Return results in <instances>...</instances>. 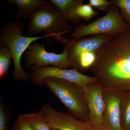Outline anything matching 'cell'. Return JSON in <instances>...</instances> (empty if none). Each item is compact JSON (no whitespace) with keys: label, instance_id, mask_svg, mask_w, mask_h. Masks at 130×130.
I'll list each match as a JSON object with an SVG mask.
<instances>
[{"label":"cell","instance_id":"obj_1","mask_svg":"<svg viewBox=\"0 0 130 130\" xmlns=\"http://www.w3.org/2000/svg\"><path fill=\"white\" fill-rule=\"evenodd\" d=\"M90 71L106 90H130V28L112 36L98 50Z\"/></svg>","mask_w":130,"mask_h":130},{"label":"cell","instance_id":"obj_2","mask_svg":"<svg viewBox=\"0 0 130 130\" xmlns=\"http://www.w3.org/2000/svg\"><path fill=\"white\" fill-rule=\"evenodd\" d=\"M112 37L93 35L75 39L63 35L54 39L67 51L72 67L83 73L90 70L95 62L96 52Z\"/></svg>","mask_w":130,"mask_h":130},{"label":"cell","instance_id":"obj_3","mask_svg":"<svg viewBox=\"0 0 130 130\" xmlns=\"http://www.w3.org/2000/svg\"><path fill=\"white\" fill-rule=\"evenodd\" d=\"M24 24L20 21L7 23L0 32V43L6 46L11 53L14 68L12 73L16 81H28L29 75L23 69L21 64L22 55L34 42L42 38L55 37L53 35H44L39 37H26L22 35L24 30Z\"/></svg>","mask_w":130,"mask_h":130},{"label":"cell","instance_id":"obj_4","mask_svg":"<svg viewBox=\"0 0 130 130\" xmlns=\"http://www.w3.org/2000/svg\"><path fill=\"white\" fill-rule=\"evenodd\" d=\"M42 85L51 91L63 103L68 113L81 120L89 121L87 98L84 86L54 77L44 78Z\"/></svg>","mask_w":130,"mask_h":130},{"label":"cell","instance_id":"obj_5","mask_svg":"<svg viewBox=\"0 0 130 130\" xmlns=\"http://www.w3.org/2000/svg\"><path fill=\"white\" fill-rule=\"evenodd\" d=\"M72 31L70 24L60 11L48 2L37 9L29 19L26 30L28 37H33L42 32L58 37Z\"/></svg>","mask_w":130,"mask_h":130},{"label":"cell","instance_id":"obj_6","mask_svg":"<svg viewBox=\"0 0 130 130\" xmlns=\"http://www.w3.org/2000/svg\"><path fill=\"white\" fill-rule=\"evenodd\" d=\"M106 12V14L90 23L78 25L70 37L77 39L93 35L112 36L130 28V25L121 18L117 6L112 4Z\"/></svg>","mask_w":130,"mask_h":130},{"label":"cell","instance_id":"obj_7","mask_svg":"<svg viewBox=\"0 0 130 130\" xmlns=\"http://www.w3.org/2000/svg\"><path fill=\"white\" fill-rule=\"evenodd\" d=\"M28 73L31 83L38 85H42L43 79L47 77L64 79L82 86L97 82L95 77L83 74L74 68L65 69L53 66H32L30 68Z\"/></svg>","mask_w":130,"mask_h":130},{"label":"cell","instance_id":"obj_8","mask_svg":"<svg viewBox=\"0 0 130 130\" xmlns=\"http://www.w3.org/2000/svg\"><path fill=\"white\" fill-rule=\"evenodd\" d=\"M24 55L25 67H44L53 66L61 68L70 69L72 68L68 58L67 51L64 49L60 54L48 52L43 44L37 41L32 43L25 51Z\"/></svg>","mask_w":130,"mask_h":130},{"label":"cell","instance_id":"obj_9","mask_svg":"<svg viewBox=\"0 0 130 130\" xmlns=\"http://www.w3.org/2000/svg\"><path fill=\"white\" fill-rule=\"evenodd\" d=\"M40 111L55 130H96L89 121L79 120L69 113L58 111L48 104L42 106Z\"/></svg>","mask_w":130,"mask_h":130},{"label":"cell","instance_id":"obj_10","mask_svg":"<svg viewBox=\"0 0 130 130\" xmlns=\"http://www.w3.org/2000/svg\"><path fill=\"white\" fill-rule=\"evenodd\" d=\"M84 87L87 98L90 122L96 130H105L103 124L104 89L97 82Z\"/></svg>","mask_w":130,"mask_h":130},{"label":"cell","instance_id":"obj_11","mask_svg":"<svg viewBox=\"0 0 130 130\" xmlns=\"http://www.w3.org/2000/svg\"><path fill=\"white\" fill-rule=\"evenodd\" d=\"M120 93L104 89L103 124L105 130H123L120 116Z\"/></svg>","mask_w":130,"mask_h":130},{"label":"cell","instance_id":"obj_12","mask_svg":"<svg viewBox=\"0 0 130 130\" xmlns=\"http://www.w3.org/2000/svg\"><path fill=\"white\" fill-rule=\"evenodd\" d=\"M49 2L60 11L68 23L76 26L82 21L77 16L76 11L79 5L83 4V0H50Z\"/></svg>","mask_w":130,"mask_h":130},{"label":"cell","instance_id":"obj_13","mask_svg":"<svg viewBox=\"0 0 130 130\" xmlns=\"http://www.w3.org/2000/svg\"><path fill=\"white\" fill-rule=\"evenodd\" d=\"M9 4H14L18 6L16 16L25 20L29 19L38 9L47 4L46 0H8Z\"/></svg>","mask_w":130,"mask_h":130},{"label":"cell","instance_id":"obj_14","mask_svg":"<svg viewBox=\"0 0 130 130\" xmlns=\"http://www.w3.org/2000/svg\"><path fill=\"white\" fill-rule=\"evenodd\" d=\"M120 116L123 130H130V90L120 93Z\"/></svg>","mask_w":130,"mask_h":130},{"label":"cell","instance_id":"obj_15","mask_svg":"<svg viewBox=\"0 0 130 130\" xmlns=\"http://www.w3.org/2000/svg\"><path fill=\"white\" fill-rule=\"evenodd\" d=\"M25 118L34 130H55L44 119L42 112L24 114Z\"/></svg>","mask_w":130,"mask_h":130},{"label":"cell","instance_id":"obj_16","mask_svg":"<svg viewBox=\"0 0 130 130\" xmlns=\"http://www.w3.org/2000/svg\"><path fill=\"white\" fill-rule=\"evenodd\" d=\"M12 56L7 46L0 43V79H2L8 73L11 63Z\"/></svg>","mask_w":130,"mask_h":130},{"label":"cell","instance_id":"obj_17","mask_svg":"<svg viewBox=\"0 0 130 130\" xmlns=\"http://www.w3.org/2000/svg\"><path fill=\"white\" fill-rule=\"evenodd\" d=\"M76 13L77 16L82 21H88L97 16L99 12L95 11L89 4H82L77 8Z\"/></svg>","mask_w":130,"mask_h":130},{"label":"cell","instance_id":"obj_18","mask_svg":"<svg viewBox=\"0 0 130 130\" xmlns=\"http://www.w3.org/2000/svg\"><path fill=\"white\" fill-rule=\"evenodd\" d=\"M112 5L117 6L122 18L130 25V0H110Z\"/></svg>","mask_w":130,"mask_h":130},{"label":"cell","instance_id":"obj_19","mask_svg":"<svg viewBox=\"0 0 130 130\" xmlns=\"http://www.w3.org/2000/svg\"><path fill=\"white\" fill-rule=\"evenodd\" d=\"M12 130H34L25 118L24 114H21L16 119Z\"/></svg>","mask_w":130,"mask_h":130},{"label":"cell","instance_id":"obj_20","mask_svg":"<svg viewBox=\"0 0 130 130\" xmlns=\"http://www.w3.org/2000/svg\"><path fill=\"white\" fill-rule=\"evenodd\" d=\"M9 115L3 104L2 97L0 100V130H8V121Z\"/></svg>","mask_w":130,"mask_h":130},{"label":"cell","instance_id":"obj_21","mask_svg":"<svg viewBox=\"0 0 130 130\" xmlns=\"http://www.w3.org/2000/svg\"><path fill=\"white\" fill-rule=\"evenodd\" d=\"M89 4L98 10L106 12L112 5L107 0H89Z\"/></svg>","mask_w":130,"mask_h":130}]
</instances>
